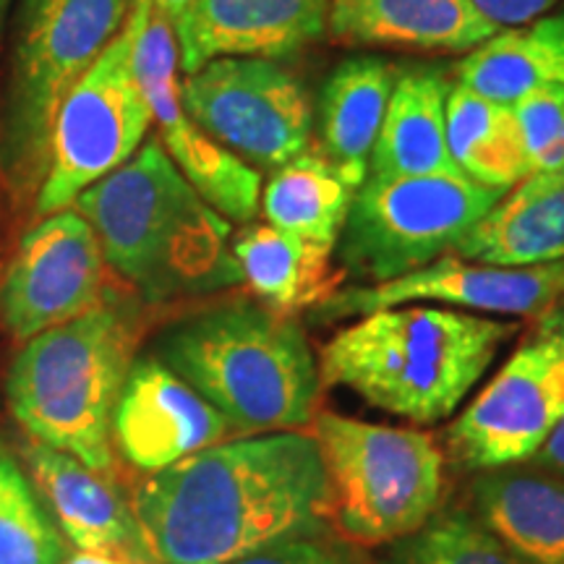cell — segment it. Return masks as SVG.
<instances>
[{
    "label": "cell",
    "instance_id": "d4e9b609",
    "mask_svg": "<svg viewBox=\"0 0 564 564\" xmlns=\"http://www.w3.org/2000/svg\"><path fill=\"white\" fill-rule=\"evenodd\" d=\"M361 183H356L337 162L322 152V147H308L278 171H272L262 186L267 225L301 238L335 246L348 220L352 199Z\"/></svg>",
    "mask_w": 564,
    "mask_h": 564
},
{
    "label": "cell",
    "instance_id": "9a60e30c",
    "mask_svg": "<svg viewBox=\"0 0 564 564\" xmlns=\"http://www.w3.org/2000/svg\"><path fill=\"white\" fill-rule=\"evenodd\" d=\"M228 432L225 415L160 358L133 361L112 411V442L133 468L160 474Z\"/></svg>",
    "mask_w": 564,
    "mask_h": 564
},
{
    "label": "cell",
    "instance_id": "3957f363",
    "mask_svg": "<svg viewBox=\"0 0 564 564\" xmlns=\"http://www.w3.org/2000/svg\"><path fill=\"white\" fill-rule=\"evenodd\" d=\"M518 322L405 303L358 316L322 348L324 384L413 423L449 419L481 382Z\"/></svg>",
    "mask_w": 564,
    "mask_h": 564
},
{
    "label": "cell",
    "instance_id": "7c38bea8",
    "mask_svg": "<svg viewBox=\"0 0 564 564\" xmlns=\"http://www.w3.org/2000/svg\"><path fill=\"white\" fill-rule=\"evenodd\" d=\"M131 66L158 126V139L194 192L228 223L249 225L262 202V173L204 133L181 100L178 42L173 24L144 3H131Z\"/></svg>",
    "mask_w": 564,
    "mask_h": 564
},
{
    "label": "cell",
    "instance_id": "2e32d148",
    "mask_svg": "<svg viewBox=\"0 0 564 564\" xmlns=\"http://www.w3.org/2000/svg\"><path fill=\"white\" fill-rule=\"evenodd\" d=\"M333 0H194L173 21L178 68L217 58H288L327 34Z\"/></svg>",
    "mask_w": 564,
    "mask_h": 564
},
{
    "label": "cell",
    "instance_id": "484cf974",
    "mask_svg": "<svg viewBox=\"0 0 564 564\" xmlns=\"http://www.w3.org/2000/svg\"><path fill=\"white\" fill-rule=\"evenodd\" d=\"M447 150L457 171L481 186L507 192L531 175L512 105L486 100L460 84L447 97Z\"/></svg>",
    "mask_w": 564,
    "mask_h": 564
},
{
    "label": "cell",
    "instance_id": "277c9868",
    "mask_svg": "<svg viewBox=\"0 0 564 564\" xmlns=\"http://www.w3.org/2000/svg\"><path fill=\"white\" fill-rule=\"evenodd\" d=\"M158 352L241 436L299 432L314 421L319 366L293 314L228 301L167 329Z\"/></svg>",
    "mask_w": 564,
    "mask_h": 564
},
{
    "label": "cell",
    "instance_id": "4dcf8cb0",
    "mask_svg": "<svg viewBox=\"0 0 564 564\" xmlns=\"http://www.w3.org/2000/svg\"><path fill=\"white\" fill-rule=\"evenodd\" d=\"M499 30L505 26H520L528 21L544 17L556 0H470Z\"/></svg>",
    "mask_w": 564,
    "mask_h": 564
},
{
    "label": "cell",
    "instance_id": "44dd1931",
    "mask_svg": "<svg viewBox=\"0 0 564 564\" xmlns=\"http://www.w3.org/2000/svg\"><path fill=\"white\" fill-rule=\"evenodd\" d=\"M230 251L253 295L282 314L322 306L345 280L343 267L333 262L335 246L272 225H246L230 241Z\"/></svg>",
    "mask_w": 564,
    "mask_h": 564
},
{
    "label": "cell",
    "instance_id": "e0dca14e",
    "mask_svg": "<svg viewBox=\"0 0 564 564\" xmlns=\"http://www.w3.org/2000/svg\"><path fill=\"white\" fill-rule=\"evenodd\" d=\"M470 0H333L327 37L340 47L465 55L497 34Z\"/></svg>",
    "mask_w": 564,
    "mask_h": 564
},
{
    "label": "cell",
    "instance_id": "ba28073f",
    "mask_svg": "<svg viewBox=\"0 0 564 564\" xmlns=\"http://www.w3.org/2000/svg\"><path fill=\"white\" fill-rule=\"evenodd\" d=\"M502 196L463 173L366 175L337 238L345 278L377 285L436 262Z\"/></svg>",
    "mask_w": 564,
    "mask_h": 564
},
{
    "label": "cell",
    "instance_id": "cb8c5ba5",
    "mask_svg": "<svg viewBox=\"0 0 564 564\" xmlns=\"http://www.w3.org/2000/svg\"><path fill=\"white\" fill-rule=\"evenodd\" d=\"M481 523L523 564H564V481L491 474L474 489Z\"/></svg>",
    "mask_w": 564,
    "mask_h": 564
},
{
    "label": "cell",
    "instance_id": "d6a6232c",
    "mask_svg": "<svg viewBox=\"0 0 564 564\" xmlns=\"http://www.w3.org/2000/svg\"><path fill=\"white\" fill-rule=\"evenodd\" d=\"M131 3H144V6H150L152 11H158L160 17H165L167 21H173L181 17L183 11L188 9V6L194 3V0H131Z\"/></svg>",
    "mask_w": 564,
    "mask_h": 564
},
{
    "label": "cell",
    "instance_id": "83f0119b",
    "mask_svg": "<svg viewBox=\"0 0 564 564\" xmlns=\"http://www.w3.org/2000/svg\"><path fill=\"white\" fill-rule=\"evenodd\" d=\"M387 564H523L481 520L463 510H436L400 539Z\"/></svg>",
    "mask_w": 564,
    "mask_h": 564
},
{
    "label": "cell",
    "instance_id": "5b68a950",
    "mask_svg": "<svg viewBox=\"0 0 564 564\" xmlns=\"http://www.w3.org/2000/svg\"><path fill=\"white\" fill-rule=\"evenodd\" d=\"M139 337L137 306L112 293L84 316L34 335L6 382L13 419L34 442L110 474L112 411Z\"/></svg>",
    "mask_w": 564,
    "mask_h": 564
},
{
    "label": "cell",
    "instance_id": "7402d4cb",
    "mask_svg": "<svg viewBox=\"0 0 564 564\" xmlns=\"http://www.w3.org/2000/svg\"><path fill=\"white\" fill-rule=\"evenodd\" d=\"M394 79V63L377 55H356L335 66L322 84L316 108L322 152L361 186L369 175Z\"/></svg>",
    "mask_w": 564,
    "mask_h": 564
},
{
    "label": "cell",
    "instance_id": "836d02e7",
    "mask_svg": "<svg viewBox=\"0 0 564 564\" xmlns=\"http://www.w3.org/2000/svg\"><path fill=\"white\" fill-rule=\"evenodd\" d=\"M63 564H133L126 560H118V556H105V554H91V552H79L76 556H68Z\"/></svg>",
    "mask_w": 564,
    "mask_h": 564
},
{
    "label": "cell",
    "instance_id": "6da1fadb",
    "mask_svg": "<svg viewBox=\"0 0 564 564\" xmlns=\"http://www.w3.org/2000/svg\"><path fill=\"white\" fill-rule=\"evenodd\" d=\"M131 507L152 564H230L319 535L329 491L314 436L272 432L183 457L147 478Z\"/></svg>",
    "mask_w": 564,
    "mask_h": 564
},
{
    "label": "cell",
    "instance_id": "8fae6325",
    "mask_svg": "<svg viewBox=\"0 0 564 564\" xmlns=\"http://www.w3.org/2000/svg\"><path fill=\"white\" fill-rule=\"evenodd\" d=\"M181 100L204 133L257 171H278L312 147V95L272 58L209 61L183 76Z\"/></svg>",
    "mask_w": 564,
    "mask_h": 564
},
{
    "label": "cell",
    "instance_id": "1f68e13d",
    "mask_svg": "<svg viewBox=\"0 0 564 564\" xmlns=\"http://www.w3.org/2000/svg\"><path fill=\"white\" fill-rule=\"evenodd\" d=\"M535 463H539V468L549 470V474L564 478V419L544 442V447L535 453Z\"/></svg>",
    "mask_w": 564,
    "mask_h": 564
},
{
    "label": "cell",
    "instance_id": "ac0fdd59",
    "mask_svg": "<svg viewBox=\"0 0 564 564\" xmlns=\"http://www.w3.org/2000/svg\"><path fill=\"white\" fill-rule=\"evenodd\" d=\"M32 481L45 494L70 544L82 552L152 564L137 514L108 474H95L61 449L32 442L26 447Z\"/></svg>",
    "mask_w": 564,
    "mask_h": 564
},
{
    "label": "cell",
    "instance_id": "52a82bcc",
    "mask_svg": "<svg viewBox=\"0 0 564 564\" xmlns=\"http://www.w3.org/2000/svg\"><path fill=\"white\" fill-rule=\"evenodd\" d=\"M329 491V520L356 544H390L434 518L444 455L432 436L337 413L314 415Z\"/></svg>",
    "mask_w": 564,
    "mask_h": 564
},
{
    "label": "cell",
    "instance_id": "f1b7e54d",
    "mask_svg": "<svg viewBox=\"0 0 564 564\" xmlns=\"http://www.w3.org/2000/svg\"><path fill=\"white\" fill-rule=\"evenodd\" d=\"M531 173L564 171V87L535 89L512 105Z\"/></svg>",
    "mask_w": 564,
    "mask_h": 564
},
{
    "label": "cell",
    "instance_id": "ffe728a7",
    "mask_svg": "<svg viewBox=\"0 0 564 564\" xmlns=\"http://www.w3.org/2000/svg\"><path fill=\"white\" fill-rule=\"evenodd\" d=\"M449 74L440 63L398 68L390 102L373 144L369 175L460 173L447 150Z\"/></svg>",
    "mask_w": 564,
    "mask_h": 564
},
{
    "label": "cell",
    "instance_id": "4fadbf2b",
    "mask_svg": "<svg viewBox=\"0 0 564 564\" xmlns=\"http://www.w3.org/2000/svg\"><path fill=\"white\" fill-rule=\"evenodd\" d=\"M108 295L100 238L68 207L42 217L24 236L0 282V319L13 337L32 340L91 312Z\"/></svg>",
    "mask_w": 564,
    "mask_h": 564
},
{
    "label": "cell",
    "instance_id": "d6986e66",
    "mask_svg": "<svg viewBox=\"0 0 564 564\" xmlns=\"http://www.w3.org/2000/svg\"><path fill=\"white\" fill-rule=\"evenodd\" d=\"M465 262L535 267L564 259V171L531 173L507 188L455 246Z\"/></svg>",
    "mask_w": 564,
    "mask_h": 564
},
{
    "label": "cell",
    "instance_id": "7a4b0ae2",
    "mask_svg": "<svg viewBox=\"0 0 564 564\" xmlns=\"http://www.w3.org/2000/svg\"><path fill=\"white\" fill-rule=\"evenodd\" d=\"M74 209L95 228L110 270L147 303L243 285L230 223L183 178L158 133Z\"/></svg>",
    "mask_w": 564,
    "mask_h": 564
},
{
    "label": "cell",
    "instance_id": "5bb4252c",
    "mask_svg": "<svg viewBox=\"0 0 564 564\" xmlns=\"http://www.w3.org/2000/svg\"><path fill=\"white\" fill-rule=\"evenodd\" d=\"M564 301V259L535 267H494L444 257L403 278L377 285L340 288L314 312L322 319H350L405 303L502 316H541Z\"/></svg>",
    "mask_w": 564,
    "mask_h": 564
},
{
    "label": "cell",
    "instance_id": "603a6c76",
    "mask_svg": "<svg viewBox=\"0 0 564 564\" xmlns=\"http://www.w3.org/2000/svg\"><path fill=\"white\" fill-rule=\"evenodd\" d=\"M455 82L502 105H514L535 89L564 87V11L491 34L463 55Z\"/></svg>",
    "mask_w": 564,
    "mask_h": 564
},
{
    "label": "cell",
    "instance_id": "f546056e",
    "mask_svg": "<svg viewBox=\"0 0 564 564\" xmlns=\"http://www.w3.org/2000/svg\"><path fill=\"white\" fill-rule=\"evenodd\" d=\"M230 564H366L356 549L319 539V535H303V539L280 541V544L259 549L243 560Z\"/></svg>",
    "mask_w": 564,
    "mask_h": 564
},
{
    "label": "cell",
    "instance_id": "8992f818",
    "mask_svg": "<svg viewBox=\"0 0 564 564\" xmlns=\"http://www.w3.org/2000/svg\"><path fill=\"white\" fill-rule=\"evenodd\" d=\"M129 13L131 0H26L0 123V173L17 192L37 194L55 112Z\"/></svg>",
    "mask_w": 564,
    "mask_h": 564
},
{
    "label": "cell",
    "instance_id": "4316f807",
    "mask_svg": "<svg viewBox=\"0 0 564 564\" xmlns=\"http://www.w3.org/2000/svg\"><path fill=\"white\" fill-rule=\"evenodd\" d=\"M68 546L19 463L0 447V564H63Z\"/></svg>",
    "mask_w": 564,
    "mask_h": 564
},
{
    "label": "cell",
    "instance_id": "30bf717a",
    "mask_svg": "<svg viewBox=\"0 0 564 564\" xmlns=\"http://www.w3.org/2000/svg\"><path fill=\"white\" fill-rule=\"evenodd\" d=\"M564 419V301L535 316L497 377L447 429V449L468 470L531 460Z\"/></svg>",
    "mask_w": 564,
    "mask_h": 564
},
{
    "label": "cell",
    "instance_id": "9c48e42d",
    "mask_svg": "<svg viewBox=\"0 0 564 564\" xmlns=\"http://www.w3.org/2000/svg\"><path fill=\"white\" fill-rule=\"evenodd\" d=\"M152 129V110L131 66V24L70 87L55 112L51 162L34 194V215L74 207L82 192L131 160Z\"/></svg>",
    "mask_w": 564,
    "mask_h": 564
}]
</instances>
